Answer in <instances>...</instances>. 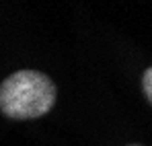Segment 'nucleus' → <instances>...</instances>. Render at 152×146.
<instances>
[{
	"label": "nucleus",
	"mask_w": 152,
	"mask_h": 146,
	"mask_svg": "<svg viewBox=\"0 0 152 146\" xmlns=\"http://www.w3.org/2000/svg\"><path fill=\"white\" fill-rule=\"evenodd\" d=\"M129 146H142V144H129Z\"/></svg>",
	"instance_id": "7ed1b4c3"
},
{
	"label": "nucleus",
	"mask_w": 152,
	"mask_h": 146,
	"mask_svg": "<svg viewBox=\"0 0 152 146\" xmlns=\"http://www.w3.org/2000/svg\"><path fill=\"white\" fill-rule=\"evenodd\" d=\"M56 97V84L48 74L19 70L0 84V111L10 120H37L51 111Z\"/></svg>",
	"instance_id": "f257e3e1"
},
{
	"label": "nucleus",
	"mask_w": 152,
	"mask_h": 146,
	"mask_svg": "<svg viewBox=\"0 0 152 146\" xmlns=\"http://www.w3.org/2000/svg\"><path fill=\"white\" fill-rule=\"evenodd\" d=\"M142 91H144V95L148 99V103L152 105V66L142 76Z\"/></svg>",
	"instance_id": "f03ea898"
}]
</instances>
